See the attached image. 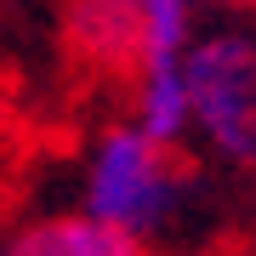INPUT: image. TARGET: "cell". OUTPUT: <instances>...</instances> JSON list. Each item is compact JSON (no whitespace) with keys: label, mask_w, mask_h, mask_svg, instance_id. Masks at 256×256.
Returning a JSON list of instances; mask_svg holds the SVG:
<instances>
[{"label":"cell","mask_w":256,"mask_h":256,"mask_svg":"<svg viewBox=\"0 0 256 256\" xmlns=\"http://www.w3.org/2000/svg\"><path fill=\"white\" fill-rule=\"evenodd\" d=\"M137 126L160 142H182L188 137V86L182 63H160L137 68Z\"/></svg>","instance_id":"4"},{"label":"cell","mask_w":256,"mask_h":256,"mask_svg":"<svg viewBox=\"0 0 256 256\" xmlns=\"http://www.w3.org/2000/svg\"><path fill=\"white\" fill-rule=\"evenodd\" d=\"M228 6H234V0H228Z\"/></svg>","instance_id":"6"},{"label":"cell","mask_w":256,"mask_h":256,"mask_svg":"<svg viewBox=\"0 0 256 256\" xmlns=\"http://www.w3.org/2000/svg\"><path fill=\"white\" fill-rule=\"evenodd\" d=\"M182 86H188V131H200L228 165H250L256 160V46H250V34L216 28L205 40H188Z\"/></svg>","instance_id":"2"},{"label":"cell","mask_w":256,"mask_h":256,"mask_svg":"<svg viewBox=\"0 0 256 256\" xmlns=\"http://www.w3.org/2000/svg\"><path fill=\"white\" fill-rule=\"evenodd\" d=\"M6 256H142V245L92 210H57V216H34L28 228H18Z\"/></svg>","instance_id":"3"},{"label":"cell","mask_w":256,"mask_h":256,"mask_svg":"<svg viewBox=\"0 0 256 256\" xmlns=\"http://www.w3.org/2000/svg\"><path fill=\"white\" fill-rule=\"evenodd\" d=\"M131 40H137V0H74V46L131 63Z\"/></svg>","instance_id":"5"},{"label":"cell","mask_w":256,"mask_h":256,"mask_svg":"<svg viewBox=\"0 0 256 256\" xmlns=\"http://www.w3.org/2000/svg\"><path fill=\"white\" fill-rule=\"evenodd\" d=\"M194 188H200V171L182 160V142H160L142 126H114L97 137L86 160L80 210L114 222L137 245H154L188 216Z\"/></svg>","instance_id":"1"}]
</instances>
